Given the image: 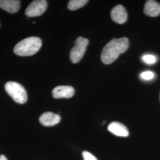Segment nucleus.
I'll list each match as a JSON object with an SVG mask.
<instances>
[{
  "instance_id": "nucleus-5",
  "label": "nucleus",
  "mask_w": 160,
  "mask_h": 160,
  "mask_svg": "<svg viewBox=\"0 0 160 160\" xmlns=\"http://www.w3.org/2000/svg\"><path fill=\"white\" fill-rule=\"evenodd\" d=\"M47 6L48 2L45 0L33 1L27 7L25 14L29 17L40 16L46 11Z\"/></svg>"
},
{
  "instance_id": "nucleus-11",
  "label": "nucleus",
  "mask_w": 160,
  "mask_h": 160,
  "mask_svg": "<svg viewBox=\"0 0 160 160\" xmlns=\"http://www.w3.org/2000/svg\"><path fill=\"white\" fill-rule=\"evenodd\" d=\"M0 8L10 13H16L20 8V1L18 0H0Z\"/></svg>"
},
{
  "instance_id": "nucleus-13",
  "label": "nucleus",
  "mask_w": 160,
  "mask_h": 160,
  "mask_svg": "<svg viewBox=\"0 0 160 160\" xmlns=\"http://www.w3.org/2000/svg\"><path fill=\"white\" fill-rule=\"evenodd\" d=\"M142 59L143 62L147 64H153L157 62V58L152 55H145Z\"/></svg>"
},
{
  "instance_id": "nucleus-12",
  "label": "nucleus",
  "mask_w": 160,
  "mask_h": 160,
  "mask_svg": "<svg viewBox=\"0 0 160 160\" xmlns=\"http://www.w3.org/2000/svg\"><path fill=\"white\" fill-rule=\"evenodd\" d=\"M88 2V0H71L68 4V8L74 11L84 7Z\"/></svg>"
},
{
  "instance_id": "nucleus-15",
  "label": "nucleus",
  "mask_w": 160,
  "mask_h": 160,
  "mask_svg": "<svg viewBox=\"0 0 160 160\" xmlns=\"http://www.w3.org/2000/svg\"><path fill=\"white\" fill-rule=\"evenodd\" d=\"M82 157L84 160H98L96 157L88 151H83Z\"/></svg>"
},
{
  "instance_id": "nucleus-1",
  "label": "nucleus",
  "mask_w": 160,
  "mask_h": 160,
  "mask_svg": "<svg viewBox=\"0 0 160 160\" xmlns=\"http://www.w3.org/2000/svg\"><path fill=\"white\" fill-rule=\"evenodd\" d=\"M129 48V39L127 38L113 39L103 49L101 59L106 65L113 62L121 53L126 51Z\"/></svg>"
},
{
  "instance_id": "nucleus-3",
  "label": "nucleus",
  "mask_w": 160,
  "mask_h": 160,
  "mask_svg": "<svg viewBox=\"0 0 160 160\" xmlns=\"http://www.w3.org/2000/svg\"><path fill=\"white\" fill-rule=\"evenodd\" d=\"M5 90L16 103L24 104L27 102V92L20 84L13 81L7 82L5 84Z\"/></svg>"
},
{
  "instance_id": "nucleus-8",
  "label": "nucleus",
  "mask_w": 160,
  "mask_h": 160,
  "mask_svg": "<svg viewBox=\"0 0 160 160\" xmlns=\"http://www.w3.org/2000/svg\"><path fill=\"white\" fill-rule=\"evenodd\" d=\"M61 120V116L51 112H45L39 118L40 123L45 126H52L58 124Z\"/></svg>"
},
{
  "instance_id": "nucleus-10",
  "label": "nucleus",
  "mask_w": 160,
  "mask_h": 160,
  "mask_svg": "<svg viewBox=\"0 0 160 160\" xmlns=\"http://www.w3.org/2000/svg\"><path fill=\"white\" fill-rule=\"evenodd\" d=\"M143 12L147 16L149 17H157L160 15V4L153 0L147 1L145 3Z\"/></svg>"
},
{
  "instance_id": "nucleus-4",
  "label": "nucleus",
  "mask_w": 160,
  "mask_h": 160,
  "mask_svg": "<svg viewBox=\"0 0 160 160\" xmlns=\"http://www.w3.org/2000/svg\"><path fill=\"white\" fill-rule=\"evenodd\" d=\"M88 42V39L82 37H78L75 40L74 46L70 52V59L72 63H78L82 58Z\"/></svg>"
},
{
  "instance_id": "nucleus-14",
  "label": "nucleus",
  "mask_w": 160,
  "mask_h": 160,
  "mask_svg": "<svg viewBox=\"0 0 160 160\" xmlns=\"http://www.w3.org/2000/svg\"><path fill=\"white\" fill-rule=\"evenodd\" d=\"M141 77L145 80H152L154 77V73L151 71H145L141 74Z\"/></svg>"
},
{
  "instance_id": "nucleus-2",
  "label": "nucleus",
  "mask_w": 160,
  "mask_h": 160,
  "mask_svg": "<svg viewBox=\"0 0 160 160\" xmlns=\"http://www.w3.org/2000/svg\"><path fill=\"white\" fill-rule=\"evenodd\" d=\"M42 40L38 37H30L19 42L14 48V52L20 57H29L39 51Z\"/></svg>"
},
{
  "instance_id": "nucleus-7",
  "label": "nucleus",
  "mask_w": 160,
  "mask_h": 160,
  "mask_svg": "<svg viewBox=\"0 0 160 160\" xmlns=\"http://www.w3.org/2000/svg\"><path fill=\"white\" fill-rule=\"evenodd\" d=\"M112 19L116 23H125L128 19V13L125 8L122 5L114 7L111 12Z\"/></svg>"
},
{
  "instance_id": "nucleus-6",
  "label": "nucleus",
  "mask_w": 160,
  "mask_h": 160,
  "mask_svg": "<svg viewBox=\"0 0 160 160\" xmlns=\"http://www.w3.org/2000/svg\"><path fill=\"white\" fill-rule=\"evenodd\" d=\"M74 93V88L71 86H58L52 90V96L55 98H69L72 97Z\"/></svg>"
},
{
  "instance_id": "nucleus-9",
  "label": "nucleus",
  "mask_w": 160,
  "mask_h": 160,
  "mask_svg": "<svg viewBox=\"0 0 160 160\" xmlns=\"http://www.w3.org/2000/svg\"><path fill=\"white\" fill-rule=\"evenodd\" d=\"M108 129L109 132L118 137H127L129 136V132L126 126L118 122H113L110 123Z\"/></svg>"
},
{
  "instance_id": "nucleus-16",
  "label": "nucleus",
  "mask_w": 160,
  "mask_h": 160,
  "mask_svg": "<svg viewBox=\"0 0 160 160\" xmlns=\"http://www.w3.org/2000/svg\"><path fill=\"white\" fill-rule=\"evenodd\" d=\"M0 160H8L4 155H0Z\"/></svg>"
}]
</instances>
